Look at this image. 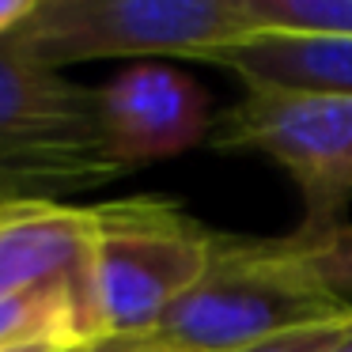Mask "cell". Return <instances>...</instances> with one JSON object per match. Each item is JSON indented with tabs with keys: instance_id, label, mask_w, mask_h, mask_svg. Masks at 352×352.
Listing matches in <instances>:
<instances>
[{
	"instance_id": "cell-1",
	"label": "cell",
	"mask_w": 352,
	"mask_h": 352,
	"mask_svg": "<svg viewBox=\"0 0 352 352\" xmlns=\"http://www.w3.org/2000/svg\"><path fill=\"white\" fill-rule=\"evenodd\" d=\"M292 235H216L208 269L144 337V352H246L269 337L349 314Z\"/></svg>"
},
{
	"instance_id": "cell-2",
	"label": "cell",
	"mask_w": 352,
	"mask_h": 352,
	"mask_svg": "<svg viewBox=\"0 0 352 352\" xmlns=\"http://www.w3.org/2000/svg\"><path fill=\"white\" fill-rule=\"evenodd\" d=\"M91 311L99 344L144 341L205 276L216 231L201 228L163 193H133L91 205Z\"/></svg>"
},
{
	"instance_id": "cell-3",
	"label": "cell",
	"mask_w": 352,
	"mask_h": 352,
	"mask_svg": "<svg viewBox=\"0 0 352 352\" xmlns=\"http://www.w3.org/2000/svg\"><path fill=\"white\" fill-rule=\"evenodd\" d=\"M239 38L235 0H34L0 50L61 72L84 61H212Z\"/></svg>"
},
{
	"instance_id": "cell-4",
	"label": "cell",
	"mask_w": 352,
	"mask_h": 352,
	"mask_svg": "<svg viewBox=\"0 0 352 352\" xmlns=\"http://www.w3.org/2000/svg\"><path fill=\"white\" fill-rule=\"evenodd\" d=\"M114 178L95 87L0 50V201H57Z\"/></svg>"
},
{
	"instance_id": "cell-5",
	"label": "cell",
	"mask_w": 352,
	"mask_h": 352,
	"mask_svg": "<svg viewBox=\"0 0 352 352\" xmlns=\"http://www.w3.org/2000/svg\"><path fill=\"white\" fill-rule=\"evenodd\" d=\"M216 152H258L299 186L303 246L344 228L352 205V95L246 91L212 125Z\"/></svg>"
},
{
	"instance_id": "cell-6",
	"label": "cell",
	"mask_w": 352,
	"mask_h": 352,
	"mask_svg": "<svg viewBox=\"0 0 352 352\" xmlns=\"http://www.w3.org/2000/svg\"><path fill=\"white\" fill-rule=\"evenodd\" d=\"M95 99L107 152L122 175L190 152L216 125L205 87L160 61L122 69L95 87Z\"/></svg>"
},
{
	"instance_id": "cell-7",
	"label": "cell",
	"mask_w": 352,
	"mask_h": 352,
	"mask_svg": "<svg viewBox=\"0 0 352 352\" xmlns=\"http://www.w3.org/2000/svg\"><path fill=\"white\" fill-rule=\"evenodd\" d=\"M91 208L54 197L0 201V296L65 288L91 303Z\"/></svg>"
},
{
	"instance_id": "cell-8",
	"label": "cell",
	"mask_w": 352,
	"mask_h": 352,
	"mask_svg": "<svg viewBox=\"0 0 352 352\" xmlns=\"http://www.w3.org/2000/svg\"><path fill=\"white\" fill-rule=\"evenodd\" d=\"M208 65L235 72L246 91L352 95V38L246 34Z\"/></svg>"
},
{
	"instance_id": "cell-9",
	"label": "cell",
	"mask_w": 352,
	"mask_h": 352,
	"mask_svg": "<svg viewBox=\"0 0 352 352\" xmlns=\"http://www.w3.org/2000/svg\"><path fill=\"white\" fill-rule=\"evenodd\" d=\"M246 34L352 38V0H235Z\"/></svg>"
},
{
	"instance_id": "cell-10",
	"label": "cell",
	"mask_w": 352,
	"mask_h": 352,
	"mask_svg": "<svg viewBox=\"0 0 352 352\" xmlns=\"http://www.w3.org/2000/svg\"><path fill=\"white\" fill-rule=\"evenodd\" d=\"M296 239V235H292ZM299 243V239H296ZM303 246V243H299ZM307 254H311L314 269L322 273V280L329 284V288L337 292V296L344 299V303L352 307V228L344 223L341 231H333L329 239H322V243H311L303 246Z\"/></svg>"
},
{
	"instance_id": "cell-11",
	"label": "cell",
	"mask_w": 352,
	"mask_h": 352,
	"mask_svg": "<svg viewBox=\"0 0 352 352\" xmlns=\"http://www.w3.org/2000/svg\"><path fill=\"white\" fill-rule=\"evenodd\" d=\"M352 333V311L341 314V318H329V322H314V326L303 329H292V333L280 337H269V341L254 344L246 352H337Z\"/></svg>"
},
{
	"instance_id": "cell-12",
	"label": "cell",
	"mask_w": 352,
	"mask_h": 352,
	"mask_svg": "<svg viewBox=\"0 0 352 352\" xmlns=\"http://www.w3.org/2000/svg\"><path fill=\"white\" fill-rule=\"evenodd\" d=\"M31 8H34V0H0V38L8 31H16Z\"/></svg>"
},
{
	"instance_id": "cell-13",
	"label": "cell",
	"mask_w": 352,
	"mask_h": 352,
	"mask_svg": "<svg viewBox=\"0 0 352 352\" xmlns=\"http://www.w3.org/2000/svg\"><path fill=\"white\" fill-rule=\"evenodd\" d=\"M84 352H144L140 344H125V341H107V344H91Z\"/></svg>"
},
{
	"instance_id": "cell-14",
	"label": "cell",
	"mask_w": 352,
	"mask_h": 352,
	"mask_svg": "<svg viewBox=\"0 0 352 352\" xmlns=\"http://www.w3.org/2000/svg\"><path fill=\"white\" fill-rule=\"evenodd\" d=\"M4 352H80V349H65V344H19V349H4Z\"/></svg>"
},
{
	"instance_id": "cell-15",
	"label": "cell",
	"mask_w": 352,
	"mask_h": 352,
	"mask_svg": "<svg viewBox=\"0 0 352 352\" xmlns=\"http://www.w3.org/2000/svg\"><path fill=\"white\" fill-rule=\"evenodd\" d=\"M337 352H352V333H349V341H344V344H341V349H337Z\"/></svg>"
}]
</instances>
